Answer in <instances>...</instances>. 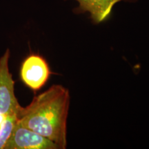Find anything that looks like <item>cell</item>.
I'll return each mask as SVG.
<instances>
[{
  "instance_id": "obj_2",
  "label": "cell",
  "mask_w": 149,
  "mask_h": 149,
  "mask_svg": "<svg viewBox=\"0 0 149 149\" xmlns=\"http://www.w3.org/2000/svg\"><path fill=\"white\" fill-rule=\"evenodd\" d=\"M51 74L47 61L42 56L31 54L22 62L20 78L32 91H37L46 84Z\"/></svg>"
},
{
  "instance_id": "obj_6",
  "label": "cell",
  "mask_w": 149,
  "mask_h": 149,
  "mask_svg": "<svg viewBox=\"0 0 149 149\" xmlns=\"http://www.w3.org/2000/svg\"><path fill=\"white\" fill-rule=\"evenodd\" d=\"M16 122L17 115H10L7 116L4 126L0 133V149L4 148L5 144L8 140Z\"/></svg>"
},
{
  "instance_id": "obj_5",
  "label": "cell",
  "mask_w": 149,
  "mask_h": 149,
  "mask_svg": "<svg viewBox=\"0 0 149 149\" xmlns=\"http://www.w3.org/2000/svg\"><path fill=\"white\" fill-rule=\"evenodd\" d=\"M78 3V10L88 13L95 23L105 21L111 15L116 3L125 0H74Z\"/></svg>"
},
{
  "instance_id": "obj_1",
  "label": "cell",
  "mask_w": 149,
  "mask_h": 149,
  "mask_svg": "<svg viewBox=\"0 0 149 149\" xmlns=\"http://www.w3.org/2000/svg\"><path fill=\"white\" fill-rule=\"evenodd\" d=\"M69 91L61 85H53L34 97L26 107H20L17 122L36 132L64 149L67 146V118Z\"/></svg>"
},
{
  "instance_id": "obj_4",
  "label": "cell",
  "mask_w": 149,
  "mask_h": 149,
  "mask_svg": "<svg viewBox=\"0 0 149 149\" xmlns=\"http://www.w3.org/2000/svg\"><path fill=\"white\" fill-rule=\"evenodd\" d=\"M3 149H59L53 141L17 122Z\"/></svg>"
},
{
  "instance_id": "obj_3",
  "label": "cell",
  "mask_w": 149,
  "mask_h": 149,
  "mask_svg": "<svg viewBox=\"0 0 149 149\" xmlns=\"http://www.w3.org/2000/svg\"><path fill=\"white\" fill-rule=\"evenodd\" d=\"M10 50L0 57V113L5 115H17L21 106L15 95V82L9 71Z\"/></svg>"
},
{
  "instance_id": "obj_7",
  "label": "cell",
  "mask_w": 149,
  "mask_h": 149,
  "mask_svg": "<svg viewBox=\"0 0 149 149\" xmlns=\"http://www.w3.org/2000/svg\"><path fill=\"white\" fill-rule=\"evenodd\" d=\"M7 116H8V115H5L0 113V133H1V130H2V128H3V126H4Z\"/></svg>"
}]
</instances>
